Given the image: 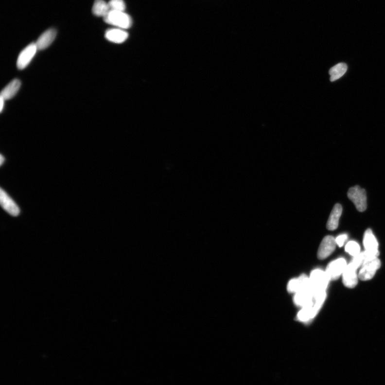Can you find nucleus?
I'll return each instance as SVG.
<instances>
[{"label":"nucleus","mask_w":385,"mask_h":385,"mask_svg":"<svg viewBox=\"0 0 385 385\" xmlns=\"http://www.w3.org/2000/svg\"><path fill=\"white\" fill-rule=\"evenodd\" d=\"M309 278L310 289L314 296L326 292L330 280L325 271L320 269L314 270L312 272Z\"/></svg>","instance_id":"nucleus-1"},{"label":"nucleus","mask_w":385,"mask_h":385,"mask_svg":"<svg viewBox=\"0 0 385 385\" xmlns=\"http://www.w3.org/2000/svg\"><path fill=\"white\" fill-rule=\"evenodd\" d=\"M104 19L106 23L123 30L129 29L132 24L130 16L120 11L110 10Z\"/></svg>","instance_id":"nucleus-2"},{"label":"nucleus","mask_w":385,"mask_h":385,"mask_svg":"<svg viewBox=\"0 0 385 385\" xmlns=\"http://www.w3.org/2000/svg\"><path fill=\"white\" fill-rule=\"evenodd\" d=\"M381 266V262L378 257L368 258L361 267L360 271L358 273V278L363 281L370 280Z\"/></svg>","instance_id":"nucleus-3"},{"label":"nucleus","mask_w":385,"mask_h":385,"mask_svg":"<svg viewBox=\"0 0 385 385\" xmlns=\"http://www.w3.org/2000/svg\"><path fill=\"white\" fill-rule=\"evenodd\" d=\"M348 197L354 203L357 210L365 211L367 208V197L366 191L361 187L356 186L351 187L347 193Z\"/></svg>","instance_id":"nucleus-4"},{"label":"nucleus","mask_w":385,"mask_h":385,"mask_svg":"<svg viewBox=\"0 0 385 385\" xmlns=\"http://www.w3.org/2000/svg\"><path fill=\"white\" fill-rule=\"evenodd\" d=\"M37 50L35 43H32L21 51L18 56L17 67L19 70H23L29 66L32 59L36 54Z\"/></svg>","instance_id":"nucleus-5"},{"label":"nucleus","mask_w":385,"mask_h":385,"mask_svg":"<svg viewBox=\"0 0 385 385\" xmlns=\"http://www.w3.org/2000/svg\"><path fill=\"white\" fill-rule=\"evenodd\" d=\"M347 265V262L344 259L340 258L331 262L325 271L330 280H335L339 279L343 274Z\"/></svg>","instance_id":"nucleus-6"},{"label":"nucleus","mask_w":385,"mask_h":385,"mask_svg":"<svg viewBox=\"0 0 385 385\" xmlns=\"http://www.w3.org/2000/svg\"><path fill=\"white\" fill-rule=\"evenodd\" d=\"M335 239L333 237L328 235L325 237L321 243L318 250V258L320 260H324L333 253L336 245Z\"/></svg>","instance_id":"nucleus-7"},{"label":"nucleus","mask_w":385,"mask_h":385,"mask_svg":"<svg viewBox=\"0 0 385 385\" xmlns=\"http://www.w3.org/2000/svg\"><path fill=\"white\" fill-rule=\"evenodd\" d=\"M0 203L3 210L10 215L16 217L19 215V208L2 189L0 191Z\"/></svg>","instance_id":"nucleus-8"},{"label":"nucleus","mask_w":385,"mask_h":385,"mask_svg":"<svg viewBox=\"0 0 385 385\" xmlns=\"http://www.w3.org/2000/svg\"><path fill=\"white\" fill-rule=\"evenodd\" d=\"M357 267L352 263L347 264L346 269L342 274V280L344 285L348 288H354L358 283V274H357Z\"/></svg>","instance_id":"nucleus-9"},{"label":"nucleus","mask_w":385,"mask_h":385,"mask_svg":"<svg viewBox=\"0 0 385 385\" xmlns=\"http://www.w3.org/2000/svg\"><path fill=\"white\" fill-rule=\"evenodd\" d=\"M287 290L288 292L295 294L302 291L311 290L309 277L304 275L292 280L288 283Z\"/></svg>","instance_id":"nucleus-10"},{"label":"nucleus","mask_w":385,"mask_h":385,"mask_svg":"<svg viewBox=\"0 0 385 385\" xmlns=\"http://www.w3.org/2000/svg\"><path fill=\"white\" fill-rule=\"evenodd\" d=\"M363 245L366 250L371 254L378 256V243L375 237L370 228L367 229L364 235Z\"/></svg>","instance_id":"nucleus-11"},{"label":"nucleus","mask_w":385,"mask_h":385,"mask_svg":"<svg viewBox=\"0 0 385 385\" xmlns=\"http://www.w3.org/2000/svg\"><path fill=\"white\" fill-rule=\"evenodd\" d=\"M57 32L55 29H51L42 34L35 42L37 50H44L54 41Z\"/></svg>","instance_id":"nucleus-12"},{"label":"nucleus","mask_w":385,"mask_h":385,"mask_svg":"<svg viewBox=\"0 0 385 385\" xmlns=\"http://www.w3.org/2000/svg\"><path fill=\"white\" fill-rule=\"evenodd\" d=\"M294 301L297 306L302 308L311 306L314 303V296L311 290H305L295 294Z\"/></svg>","instance_id":"nucleus-13"},{"label":"nucleus","mask_w":385,"mask_h":385,"mask_svg":"<svg viewBox=\"0 0 385 385\" xmlns=\"http://www.w3.org/2000/svg\"><path fill=\"white\" fill-rule=\"evenodd\" d=\"M128 36L127 32L120 28L109 29L106 31L105 34L106 39L115 44H122L125 42Z\"/></svg>","instance_id":"nucleus-14"},{"label":"nucleus","mask_w":385,"mask_h":385,"mask_svg":"<svg viewBox=\"0 0 385 385\" xmlns=\"http://www.w3.org/2000/svg\"><path fill=\"white\" fill-rule=\"evenodd\" d=\"M21 87L20 80L15 79L8 84L1 91V96L5 100L12 99L17 94Z\"/></svg>","instance_id":"nucleus-15"},{"label":"nucleus","mask_w":385,"mask_h":385,"mask_svg":"<svg viewBox=\"0 0 385 385\" xmlns=\"http://www.w3.org/2000/svg\"><path fill=\"white\" fill-rule=\"evenodd\" d=\"M342 211L341 206L340 204H336L331 212L327 225H326V227L330 231H334L338 228Z\"/></svg>","instance_id":"nucleus-16"},{"label":"nucleus","mask_w":385,"mask_h":385,"mask_svg":"<svg viewBox=\"0 0 385 385\" xmlns=\"http://www.w3.org/2000/svg\"><path fill=\"white\" fill-rule=\"evenodd\" d=\"M319 310L314 303L311 306L302 308L298 314V318L301 322H308L316 315Z\"/></svg>","instance_id":"nucleus-17"},{"label":"nucleus","mask_w":385,"mask_h":385,"mask_svg":"<svg viewBox=\"0 0 385 385\" xmlns=\"http://www.w3.org/2000/svg\"><path fill=\"white\" fill-rule=\"evenodd\" d=\"M110 10L108 3L104 0H95L92 8V12L94 15L98 16V17L105 18Z\"/></svg>","instance_id":"nucleus-18"},{"label":"nucleus","mask_w":385,"mask_h":385,"mask_svg":"<svg viewBox=\"0 0 385 385\" xmlns=\"http://www.w3.org/2000/svg\"><path fill=\"white\" fill-rule=\"evenodd\" d=\"M347 70V64L344 63H339L330 70L329 74L331 81L334 82L340 78L345 74Z\"/></svg>","instance_id":"nucleus-19"},{"label":"nucleus","mask_w":385,"mask_h":385,"mask_svg":"<svg viewBox=\"0 0 385 385\" xmlns=\"http://www.w3.org/2000/svg\"><path fill=\"white\" fill-rule=\"evenodd\" d=\"M345 250L353 257H355L361 253L360 246L355 242H350L347 244Z\"/></svg>","instance_id":"nucleus-20"},{"label":"nucleus","mask_w":385,"mask_h":385,"mask_svg":"<svg viewBox=\"0 0 385 385\" xmlns=\"http://www.w3.org/2000/svg\"><path fill=\"white\" fill-rule=\"evenodd\" d=\"M110 10L124 12L126 5L124 0H110L108 3Z\"/></svg>","instance_id":"nucleus-21"},{"label":"nucleus","mask_w":385,"mask_h":385,"mask_svg":"<svg viewBox=\"0 0 385 385\" xmlns=\"http://www.w3.org/2000/svg\"><path fill=\"white\" fill-rule=\"evenodd\" d=\"M347 238L348 237L347 235L346 234H342L339 235V236L335 239L336 245H338L340 247H342L346 242Z\"/></svg>","instance_id":"nucleus-22"},{"label":"nucleus","mask_w":385,"mask_h":385,"mask_svg":"<svg viewBox=\"0 0 385 385\" xmlns=\"http://www.w3.org/2000/svg\"><path fill=\"white\" fill-rule=\"evenodd\" d=\"M5 101V100L2 97H1V96L0 97V103H1L0 104H1V105H0V111H1V112H2L4 108Z\"/></svg>","instance_id":"nucleus-23"},{"label":"nucleus","mask_w":385,"mask_h":385,"mask_svg":"<svg viewBox=\"0 0 385 385\" xmlns=\"http://www.w3.org/2000/svg\"><path fill=\"white\" fill-rule=\"evenodd\" d=\"M5 158L3 157V155L1 154V157H0V165L2 166L4 162Z\"/></svg>","instance_id":"nucleus-24"}]
</instances>
